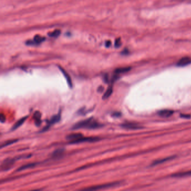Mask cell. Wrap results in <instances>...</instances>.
<instances>
[{
    "label": "cell",
    "instance_id": "1",
    "mask_svg": "<svg viewBox=\"0 0 191 191\" xmlns=\"http://www.w3.org/2000/svg\"><path fill=\"white\" fill-rule=\"evenodd\" d=\"M103 126V125L99 123L97 121L93 119V118H88L87 120L82 121L76 123L74 126L72 127V130H78L80 128H87L89 129H95Z\"/></svg>",
    "mask_w": 191,
    "mask_h": 191
},
{
    "label": "cell",
    "instance_id": "2",
    "mask_svg": "<svg viewBox=\"0 0 191 191\" xmlns=\"http://www.w3.org/2000/svg\"><path fill=\"white\" fill-rule=\"evenodd\" d=\"M99 138L98 137H82L80 139H78L76 140L70 141V144H78V143H82V142H96L99 140Z\"/></svg>",
    "mask_w": 191,
    "mask_h": 191
},
{
    "label": "cell",
    "instance_id": "3",
    "mask_svg": "<svg viewBox=\"0 0 191 191\" xmlns=\"http://www.w3.org/2000/svg\"><path fill=\"white\" fill-rule=\"evenodd\" d=\"M119 184H120V183H118V182L104 184H101V185H99V186H97L92 187L91 188H89L85 189V190H98V189L109 188L116 187L117 185H118Z\"/></svg>",
    "mask_w": 191,
    "mask_h": 191
},
{
    "label": "cell",
    "instance_id": "4",
    "mask_svg": "<svg viewBox=\"0 0 191 191\" xmlns=\"http://www.w3.org/2000/svg\"><path fill=\"white\" fill-rule=\"evenodd\" d=\"M60 119H61V114L60 113H59V114H58L57 115H55V116H53L51 118L50 121H49L48 122V123H47V126L44 127L43 129L42 130V131L41 132L46 131L47 130L49 129V127H50V126H51V125L58 122L60 121Z\"/></svg>",
    "mask_w": 191,
    "mask_h": 191
},
{
    "label": "cell",
    "instance_id": "5",
    "mask_svg": "<svg viewBox=\"0 0 191 191\" xmlns=\"http://www.w3.org/2000/svg\"><path fill=\"white\" fill-rule=\"evenodd\" d=\"M15 159L14 158H7L4 160L2 163V168L5 169H9L11 168V166L14 164Z\"/></svg>",
    "mask_w": 191,
    "mask_h": 191
},
{
    "label": "cell",
    "instance_id": "6",
    "mask_svg": "<svg viewBox=\"0 0 191 191\" xmlns=\"http://www.w3.org/2000/svg\"><path fill=\"white\" fill-rule=\"evenodd\" d=\"M191 63V58L188 57H184L180 60L177 62V66L179 67H184L188 65Z\"/></svg>",
    "mask_w": 191,
    "mask_h": 191
},
{
    "label": "cell",
    "instance_id": "7",
    "mask_svg": "<svg viewBox=\"0 0 191 191\" xmlns=\"http://www.w3.org/2000/svg\"><path fill=\"white\" fill-rule=\"evenodd\" d=\"M121 126L124 128L128 130H137L141 128V126H140L139 124L133 123H123L121 125Z\"/></svg>",
    "mask_w": 191,
    "mask_h": 191
},
{
    "label": "cell",
    "instance_id": "8",
    "mask_svg": "<svg viewBox=\"0 0 191 191\" xmlns=\"http://www.w3.org/2000/svg\"><path fill=\"white\" fill-rule=\"evenodd\" d=\"M83 137V135L80 133H71L67 135L66 137L67 140H70V141L76 140L80 138Z\"/></svg>",
    "mask_w": 191,
    "mask_h": 191
},
{
    "label": "cell",
    "instance_id": "9",
    "mask_svg": "<svg viewBox=\"0 0 191 191\" xmlns=\"http://www.w3.org/2000/svg\"><path fill=\"white\" fill-rule=\"evenodd\" d=\"M65 152L64 149H58L55 150L52 154V157L54 159H60L63 155V153Z\"/></svg>",
    "mask_w": 191,
    "mask_h": 191
},
{
    "label": "cell",
    "instance_id": "10",
    "mask_svg": "<svg viewBox=\"0 0 191 191\" xmlns=\"http://www.w3.org/2000/svg\"><path fill=\"white\" fill-rule=\"evenodd\" d=\"M174 113V112L172 110H161L158 112V114L159 116L163 117H168L172 116V115Z\"/></svg>",
    "mask_w": 191,
    "mask_h": 191
},
{
    "label": "cell",
    "instance_id": "11",
    "mask_svg": "<svg viewBox=\"0 0 191 191\" xmlns=\"http://www.w3.org/2000/svg\"><path fill=\"white\" fill-rule=\"evenodd\" d=\"M27 118H28L27 116H25V117L21 118L20 120H19L18 121L16 122L15 123L14 126H12L11 130H15L17 129V128H18L19 127H20L21 125L25 122V121H26V119H27Z\"/></svg>",
    "mask_w": 191,
    "mask_h": 191
},
{
    "label": "cell",
    "instance_id": "12",
    "mask_svg": "<svg viewBox=\"0 0 191 191\" xmlns=\"http://www.w3.org/2000/svg\"><path fill=\"white\" fill-rule=\"evenodd\" d=\"M41 114L38 111L35 112L34 114V119L35 121V125L37 126H39L41 124Z\"/></svg>",
    "mask_w": 191,
    "mask_h": 191
},
{
    "label": "cell",
    "instance_id": "13",
    "mask_svg": "<svg viewBox=\"0 0 191 191\" xmlns=\"http://www.w3.org/2000/svg\"><path fill=\"white\" fill-rule=\"evenodd\" d=\"M60 70L61 71V72H62V74H63L64 76L65 77L66 79L67 80V84L68 85V86L70 87H72V80L71 79V77L70 76H69V75L66 72V71L64 70V69H63L61 67H60Z\"/></svg>",
    "mask_w": 191,
    "mask_h": 191
},
{
    "label": "cell",
    "instance_id": "14",
    "mask_svg": "<svg viewBox=\"0 0 191 191\" xmlns=\"http://www.w3.org/2000/svg\"><path fill=\"white\" fill-rule=\"evenodd\" d=\"M131 70V67H121V68H117L116 70H115L114 72L116 73L117 75L118 74H124L126 73V72H127Z\"/></svg>",
    "mask_w": 191,
    "mask_h": 191
},
{
    "label": "cell",
    "instance_id": "15",
    "mask_svg": "<svg viewBox=\"0 0 191 191\" xmlns=\"http://www.w3.org/2000/svg\"><path fill=\"white\" fill-rule=\"evenodd\" d=\"M113 93V86H109L107 89L106 91L105 92L103 96V99H106L108 98L110 95H112Z\"/></svg>",
    "mask_w": 191,
    "mask_h": 191
},
{
    "label": "cell",
    "instance_id": "16",
    "mask_svg": "<svg viewBox=\"0 0 191 191\" xmlns=\"http://www.w3.org/2000/svg\"><path fill=\"white\" fill-rule=\"evenodd\" d=\"M188 176H191V170L187 171V172H184L182 173H179L177 174H175L173 176V177H178V178L185 177H188Z\"/></svg>",
    "mask_w": 191,
    "mask_h": 191
},
{
    "label": "cell",
    "instance_id": "17",
    "mask_svg": "<svg viewBox=\"0 0 191 191\" xmlns=\"http://www.w3.org/2000/svg\"><path fill=\"white\" fill-rule=\"evenodd\" d=\"M36 165V163H29L28 164H26V165H22L21 167H20L17 170V171H22V170H24L29 168H31L34 167Z\"/></svg>",
    "mask_w": 191,
    "mask_h": 191
},
{
    "label": "cell",
    "instance_id": "18",
    "mask_svg": "<svg viewBox=\"0 0 191 191\" xmlns=\"http://www.w3.org/2000/svg\"><path fill=\"white\" fill-rule=\"evenodd\" d=\"M45 39V38L42 37L41 36L39 35H35V37L34 38V42L35 43V44H40L41 43L43 42Z\"/></svg>",
    "mask_w": 191,
    "mask_h": 191
},
{
    "label": "cell",
    "instance_id": "19",
    "mask_svg": "<svg viewBox=\"0 0 191 191\" xmlns=\"http://www.w3.org/2000/svg\"><path fill=\"white\" fill-rule=\"evenodd\" d=\"M173 158H174V157L171 156V157L165 158V159H161V160H156L155 161H154V162L153 163V165H157V164H161V163H163L164 162H165V161H166L168 160H170L171 159H173Z\"/></svg>",
    "mask_w": 191,
    "mask_h": 191
},
{
    "label": "cell",
    "instance_id": "20",
    "mask_svg": "<svg viewBox=\"0 0 191 191\" xmlns=\"http://www.w3.org/2000/svg\"><path fill=\"white\" fill-rule=\"evenodd\" d=\"M61 34V30H55L49 33L48 35L50 37H57Z\"/></svg>",
    "mask_w": 191,
    "mask_h": 191
},
{
    "label": "cell",
    "instance_id": "21",
    "mask_svg": "<svg viewBox=\"0 0 191 191\" xmlns=\"http://www.w3.org/2000/svg\"><path fill=\"white\" fill-rule=\"evenodd\" d=\"M18 141V140H11L7 141H6L5 142H4V144L1 145V147L2 148L4 147H6V146H7L9 145H11L12 144Z\"/></svg>",
    "mask_w": 191,
    "mask_h": 191
},
{
    "label": "cell",
    "instance_id": "22",
    "mask_svg": "<svg viewBox=\"0 0 191 191\" xmlns=\"http://www.w3.org/2000/svg\"><path fill=\"white\" fill-rule=\"evenodd\" d=\"M115 47H117V48H118L120 47L121 45V39L120 38L118 39H117L116 41H115Z\"/></svg>",
    "mask_w": 191,
    "mask_h": 191
},
{
    "label": "cell",
    "instance_id": "23",
    "mask_svg": "<svg viewBox=\"0 0 191 191\" xmlns=\"http://www.w3.org/2000/svg\"><path fill=\"white\" fill-rule=\"evenodd\" d=\"M0 118H1V123H4L5 122V116L3 114H1V117H0Z\"/></svg>",
    "mask_w": 191,
    "mask_h": 191
},
{
    "label": "cell",
    "instance_id": "24",
    "mask_svg": "<svg viewBox=\"0 0 191 191\" xmlns=\"http://www.w3.org/2000/svg\"><path fill=\"white\" fill-rule=\"evenodd\" d=\"M110 45H111V42L109 41H107L106 43H105V46H106L107 47H109Z\"/></svg>",
    "mask_w": 191,
    "mask_h": 191
},
{
    "label": "cell",
    "instance_id": "25",
    "mask_svg": "<svg viewBox=\"0 0 191 191\" xmlns=\"http://www.w3.org/2000/svg\"><path fill=\"white\" fill-rule=\"evenodd\" d=\"M113 116L114 117H119L121 116V114L120 113H114L113 114Z\"/></svg>",
    "mask_w": 191,
    "mask_h": 191
},
{
    "label": "cell",
    "instance_id": "26",
    "mask_svg": "<svg viewBox=\"0 0 191 191\" xmlns=\"http://www.w3.org/2000/svg\"><path fill=\"white\" fill-rule=\"evenodd\" d=\"M103 90H104V87H103L102 86H100L99 88L98 89V91L99 92H102L103 91Z\"/></svg>",
    "mask_w": 191,
    "mask_h": 191
}]
</instances>
